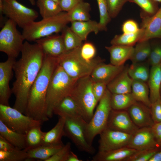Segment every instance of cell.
<instances>
[{"label":"cell","mask_w":161,"mask_h":161,"mask_svg":"<svg viewBox=\"0 0 161 161\" xmlns=\"http://www.w3.org/2000/svg\"><path fill=\"white\" fill-rule=\"evenodd\" d=\"M66 118L59 117L55 125L51 129L44 133L42 145H56L63 143L62 138L65 136Z\"/></svg>","instance_id":"4316f807"},{"label":"cell","mask_w":161,"mask_h":161,"mask_svg":"<svg viewBox=\"0 0 161 161\" xmlns=\"http://www.w3.org/2000/svg\"><path fill=\"white\" fill-rule=\"evenodd\" d=\"M147 84L151 103L161 98V64L151 66Z\"/></svg>","instance_id":"cb8c5ba5"},{"label":"cell","mask_w":161,"mask_h":161,"mask_svg":"<svg viewBox=\"0 0 161 161\" xmlns=\"http://www.w3.org/2000/svg\"><path fill=\"white\" fill-rule=\"evenodd\" d=\"M66 51L80 47L83 41L71 29L66 26L61 32Z\"/></svg>","instance_id":"8d00e7d4"},{"label":"cell","mask_w":161,"mask_h":161,"mask_svg":"<svg viewBox=\"0 0 161 161\" xmlns=\"http://www.w3.org/2000/svg\"><path fill=\"white\" fill-rule=\"evenodd\" d=\"M93 83L90 76L78 79L70 96L76 104L82 117L87 123L91 119L98 102L92 90Z\"/></svg>","instance_id":"8992f818"},{"label":"cell","mask_w":161,"mask_h":161,"mask_svg":"<svg viewBox=\"0 0 161 161\" xmlns=\"http://www.w3.org/2000/svg\"><path fill=\"white\" fill-rule=\"evenodd\" d=\"M53 113L54 114L66 118L84 120L75 102L70 96L65 97L59 103Z\"/></svg>","instance_id":"7402d4cb"},{"label":"cell","mask_w":161,"mask_h":161,"mask_svg":"<svg viewBox=\"0 0 161 161\" xmlns=\"http://www.w3.org/2000/svg\"><path fill=\"white\" fill-rule=\"evenodd\" d=\"M21 56L13 66L15 80L11 89L15 97L13 107L24 114L29 93L43 64L45 53L37 43L24 42Z\"/></svg>","instance_id":"6da1fadb"},{"label":"cell","mask_w":161,"mask_h":161,"mask_svg":"<svg viewBox=\"0 0 161 161\" xmlns=\"http://www.w3.org/2000/svg\"><path fill=\"white\" fill-rule=\"evenodd\" d=\"M0 135L15 147L21 149L26 147V134L14 131L7 126L0 120Z\"/></svg>","instance_id":"83f0119b"},{"label":"cell","mask_w":161,"mask_h":161,"mask_svg":"<svg viewBox=\"0 0 161 161\" xmlns=\"http://www.w3.org/2000/svg\"><path fill=\"white\" fill-rule=\"evenodd\" d=\"M161 148L137 151L125 161H149Z\"/></svg>","instance_id":"60d3db41"},{"label":"cell","mask_w":161,"mask_h":161,"mask_svg":"<svg viewBox=\"0 0 161 161\" xmlns=\"http://www.w3.org/2000/svg\"><path fill=\"white\" fill-rule=\"evenodd\" d=\"M36 4L42 18L55 16L63 11L59 4L52 0H37Z\"/></svg>","instance_id":"1f68e13d"},{"label":"cell","mask_w":161,"mask_h":161,"mask_svg":"<svg viewBox=\"0 0 161 161\" xmlns=\"http://www.w3.org/2000/svg\"><path fill=\"white\" fill-rule=\"evenodd\" d=\"M106 128L133 134L139 128L134 123L127 110L112 109Z\"/></svg>","instance_id":"4fadbf2b"},{"label":"cell","mask_w":161,"mask_h":161,"mask_svg":"<svg viewBox=\"0 0 161 161\" xmlns=\"http://www.w3.org/2000/svg\"><path fill=\"white\" fill-rule=\"evenodd\" d=\"M107 85L102 82H93L92 90L98 102L103 95L107 89Z\"/></svg>","instance_id":"c3c4849f"},{"label":"cell","mask_w":161,"mask_h":161,"mask_svg":"<svg viewBox=\"0 0 161 161\" xmlns=\"http://www.w3.org/2000/svg\"><path fill=\"white\" fill-rule=\"evenodd\" d=\"M58 64L57 57L45 54L42 67L29 93L24 114L42 123L49 120L47 92L50 79Z\"/></svg>","instance_id":"7a4b0ae2"},{"label":"cell","mask_w":161,"mask_h":161,"mask_svg":"<svg viewBox=\"0 0 161 161\" xmlns=\"http://www.w3.org/2000/svg\"><path fill=\"white\" fill-rule=\"evenodd\" d=\"M30 4L33 5H34L36 4V2L35 0H28Z\"/></svg>","instance_id":"11a10c76"},{"label":"cell","mask_w":161,"mask_h":161,"mask_svg":"<svg viewBox=\"0 0 161 161\" xmlns=\"http://www.w3.org/2000/svg\"><path fill=\"white\" fill-rule=\"evenodd\" d=\"M108 12L111 18L116 17L128 0H106Z\"/></svg>","instance_id":"7bdbcfd3"},{"label":"cell","mask_w":161,"mask_h":161,"mask_svg":"<svg viewBox=\"0 0 161 161\" xmlns=\"http://www.w3.org/2000/svg\"><path fill=\"white\" fill-rule=\"evenodd\" d=\"M129 66H125L123 70L107 85L112 94H125L131 92L133 80L128 72Z\"/></svg>","instance_id":"ffe728a7"},{"label":"cell","mask_w":161,"mask_h":161,"mask_svg":"<svg viewBox=\"0 0 161 161\" xmlns=\"http://www.w3.org/2000/svg\"><path fill=\"white\" fill-rule=\"evenodd\" d=\"M66 119L65 136L69 138L80 151L94 154L95 149L88 143L85 135L84 129L87 122L84 120Z\"/></svg>","instance_id":"8fae6325"},{"label":"cell","mask_w":161,"mask_h":161,"mask_svg":"<svg viewBox=\"0 0 161 161\" xmlns=\"http://www.w3.org/2000/svg\"><path fill=\"white\" fill-rule=\"evenodd\" d=\"M148 62L151 66L159 65L161 64V45L156 44L151 49Z\"/></svg>","instance_id":"f6af8a7d"},{"label":"cell","mask_w":161,"mask_h":161,"mask_svg":"<svg viewBox=\"0 0 161 161\" xmlns=\"http://www.w3.org/2000/svg\"><path fill=\"white\" fill-rule=\"evenodd\" d=\"M27 151L24 149L16 148L9 151L0 150V161H27Z\"/></svg>","instance_id":"74e56055"},{"label":"cell","mask_w":161,"mask_h":161,"mask_svg":"<svg viewBox=\"0 0 161 161\" xmlns=\"http://www.w3.org/2000/svg\"><path fill=\"white\" fill-rule=\"evenodd\" d=\"M149 161H161V149L151 158Z\"/></svg>","instance_id":"db71d44e"},{"label":"cell","mask_w":161,"mask_h":161,"mask_svg":"<svg viewBox=\"0 0 161 161\" xmlns=\"http://www.w3.org/2000/svg\"><path fill=\"white\" fill-rule=\"evenodd\" d=\"M71 151V143L69 142H67L46 161H67Z\"/></svg>","instance_id":"b9f144b4"},{"label":"cell","mask_w":161,"mask_h":161,"mask_svg":"<svg viewBox=\"0 0 161 161\" xmlns=\"http://www.w3.org/2000/svg\"><path fill=\"white\" fill-rule=\"evenodd\" d=\"M41 125L33 127L26 134V151L41 145L45 132L42 131Z\"/></svg>","instance_id":"836d02e7"},{"label":"cell","mask_w":161,"mask_h":161,"mask_svg":"<svg viewBox=\"0 0 161 161\" xmlns=\"http://www.w3.org/2000/svg\"><path fill=\"white\" fill-rule=\"evenodd\" d=\"M141 18L143 33L139 41L154 38L161 39V6L154 15Z\"/></svg>","instance_id":"2e32d148"},{"label":"cell","mask_w":161,"mask_h":161,"mask_svg":"<svg viewBox=\"0 0 161 161\" xmlns=\"http://www.w3.org/2000/svg\"><path fill=\"white\" fill-rule=\"evenodd\" d=\"M136 101L131 92L119 94L111 93V104L112 109L114 110H127Z\"/></svg>","instance_id":"d6a6232c"},{"label":"cell","mask_w":161,"mask_h":161,"mask_svg":"<svg viewBox=\"0 0 161 161\" xmlns=\"http://www.w3.org/2000/svg\"><path fill=\"white\" fill-rule=\"evenodd\" d=\"M151 128L156 141L161 147V122L154 123Z\"/></svg>","instance_id":"f907efd6"},{"label":"cell","mask_w":161,"mask_h":161,"mask_svg":"<svg viewBox=\"0 0 161 161\" xmlns=\"http://www.w3.org/2000/svg\"><path fill=\"white\" fill-rule=\"evenodd\" d=\"M64 145L63 143L56 145H42L27 151V161L38 159L46 160L54 155Z\"/></svg>","instance_id":"d4e9b609"},{"label":"cell","mask_w":161,"mask_h":161,"mask_svg":"<svg viewBox=\"0 0 161 161\" xmlns=\"http://www.w3.org/2000/svg\"><path fill=\"white\" fill-rule=\"evenodd\" d=\"M142 33V30L140 28V30L135 33L116 35L111 40L110 43L111 45L133 46L140 41Z\"/></svg>","instance_id":"d590c367"},{"label":"cell","mask_w":161,"mask_h":161,"mask_svg":"<svg viewBox=\"0 0 161 161\" xmlns=\"http://www.w3.org/2000/svg\"><path fill=\"white\" fill-rule=\"evenodd\" d=\"M150 108L154 123L161 122V98L151 103Z\"/></svg>","instance_id":"7dc6e473"},{"label":"cell","mask_w":161,"mask_h":161,"mask_svg":"<svg viewBox=\"0 0 161 161\" xmlns=\"http://www.w3.org/2000/svg\"><path fill=\"white\" fill-rule=\"evenodd\" d=\"M0 13L1 25L4 19L3 15H4L22 29L35 21L38 16L36 10L25 6L17 0H2Z\"/></svg>","instance_id":"9c48e42d"},{"label":"cell","mask_w":161,"mask_h":161,"mask_svg":"<svg viewBox=\"0 0 161 161\" xmlns=\"http://www.w3.org/2000/svg\"><path fill=\"white\" fill-rule=\"evenodd\" d=\"M35 42L41 46L44 53L54 57H58L66 51L61 35L53 34Z\"/></svg>","instance_id":"d6986e66"},{"label":"cell","mask_w":161,"mask_h":161,"mask_svg":"<svg viewBox=\"0 0 161 161\" xmlns=\"http://www.w3.org/2000/svg\"><path fill=\"white\" fill-rule=\"evenodd\" d=\"M17 24L8 19L4 22L0 31V51L8 57L16 58L22 48L25 39L17 29Z\"/></svg>","instance_id":"ba28073f"},{"label":"cell","mask_w":161,"mask_h":161,"mask_svg":"<svg viewBox=\"0 0 161 161\" xmlns=\"http://www.w3.org/2000/svg\"><path fill=\"white\" fill-rule=\"evenodd\" d=\"M132 135L106 128L100 134L98 151H107L127 147Z\"/></svg>","instance_id":"7c38bea8"},{"label":"cell","mask_w":161,"mask_h":161,"mask_svg":"<svg viewBox=\"0 0 161 161\" xmlns=\"http://www.w3.org/2000/svg\"><path fill=\"white\" fill-rule=\"evenodd\" d=\"M160 95H161V90H160Z\"/></svg>","instance_id":"680465c9"},{"label":"cell","mask_w":161,"mask_h":161,"mask_svg":"<svg viewBox=\"0 0 161 161\" xmlns=\"http://www.w3.org/2000/svg\"><path fill=\"white\" fill-rule=\"evenodd\" d=\"M67 161H82L72 151L71 152Z\"/></svg>","instance_id":"f5cc1de1"},{"label":"cell","mask_w":161,"mask_h":161,"mask_svg":"<svg viewBox=\"0 0 161 161\" xmlns=\"http://www.w3.org/2000/svg\"><path fill=\"white\" fill-rule=\"evenodd\" d=\"M80 47L66 51L57 57L58 64L69 75L76 80L90 76L94 68L103 62L100 58L90 61H86L81 55Z\"/></svg>","instance_id":"277c9868"},{"label":"cell","mask_w":161,"mask_h":161,"mask_svg":"<svg viewBox=\"0 0 161 161\" xmlns=\"http://www.w3.org/2000/svg\"><path fill=\"white\" fill-rule=\"evenodd\" d=\"M110 54V64L116 66L124 65L125 63L130 60L133 54V46L112 45L105 46Z\"/></svg>","instance_id":"603a6c76"},{"label":"cell","mask_w":161,"mask_h":161,"mask_svg":"<svg viewBox=\"0 0 161 161\" xmlns=\"http://www.w3.org/2000/svg\"><path fill=\"white\" fill-rule=\"evenodd\" d=\"M16 148V147L0 135V150L9 151L13 149Z\"/></svg>","instance_id":"816d5d0a"},{"label":"cell","mask_w":161,"mask_h":161,"mask_svg":"<svg viewBox=\"0 0 161 161\" xmlns=\"http://www.w3.org/2000/svg\"><path fill=\"white\" fill-rule=\"evenodd\" d=\"M140 29L137 22L132 19H128L125 21L121 27L123 33L126 34L136 33Z\"/></svg>","instance_id":"bcb514c9"},{"label":"cell","mask_w":161,"mask_h":161,"mask_svg":"<svg viewBox=\"0 0 161 161\" xmlns=\"http://www.w3.org/2000/svg\"><path fill=\"white\" fill-rule=\"evenodd\" d=\"M71 30L83 41L86 40L89 34L93 32L97 34L100 31L98 22L95 20L71 22Z\"/></svg>","instance_id":"484cf974"},{"label":"cell","mask_w":161,"mask_h":161,"mask_svg":"<svg viewBox=\"0 0 161 161\" xmlns=\"http://www.w3.org/2000/svg\"><path fill=\"white\" fill-rule=\"evenodd\" d=\"M77 80L71 77L58 64L50 79L47 92V114L49 118L53 115V111L59 103L70 95Z\"/></svg>","instance_id":"3957f363"},{"label":"cell","mask_w":161,"mask_h":161,"mask_svg":"<svg viewBox=\"0 0 161 161\" xmlns=\"http://www.w3.org/2000/svg\"><path fill=\"white\" fill-rule=\"evenodd\" d=\"M151 49L149 40L138 42L134 47L133 54L130 59L132 63L142 62L148 60Z\"/></svg>","instance_id":"e575fe53"},{"label":"cell","mask_w":161,"mask_h":161,"mask_svg":"<svg viewBox=\"0 0 161 161\" xmlns=\"http://www.w3.org/2000/svg\"><path fill=\"white\" fill-rule=\"evenodd\" d=\"M84 0H60L59 4L62 11L67 12Z\"/></svg>","instance_id":"681fc988"},{"label":"cell","mask_w":161,"mask_h":161,"mask_svg":"<svg viewBox=\"0 0 161 161\" xmlns=\"http://www.w3.org/2000/svg\"><path fill=\"white\" fill-rule=\"evenodd\" d=\"M127 147L137 151L161 148L151 127L140 128L132 135Z\"/></svg>","instance_id":"9a60e30c"},{"label":"cell","mask_w":161,"mask_h":161,"mask_svg":"<svg viewBox=\"0 0 161 161\" xmlns=\"http://www.w3.org/2000/svg\"><path fill=\"white\" fill-rule=\"evenodd\" d=\"M137 151L125 147L104 151H98L92 161H125Z\"/></svg>","instance_id":"44dd1931"},{"label":"cell","mask_w":161,"mask_h":161,"mask_svg":"<svg viewBox=\"0 0 161 161\" xmlns=\"http://www.w3.org/2000/svg\"><path fill=\"white\" fill-rule=\"evenodd\" d=\"M52 0L54 1H55L58 4L59 3L60 0Z\"/></svg>","instance_id":"6f0895ef"},{"label":"cell","mask_w":161,"mask_h":161,"mask_svg":"<svg viewBox=\"0 0 161 161\" xmlns=\"http://www.w3.org/2000/svg\"><path fill=\"white\" fill-rule=\"evenodd\" d=\"M99 13L98 22L100 31H106L107 25L111 20L106 0H96Z\"/></svg>","instance_id":"ab89813d"},{"label":"cell","mask_w":161,"mask_h":161,"mask_svg":"<svg viewBox=\"0 0 161 161\" xmlns=\"http://www.w3.org/2000/svg\"><path fill=\"white\" fill-rule=\"evenodd\" d=\"M16 58L8 57L0 63V104L9 106V100L12 94L9 86L13 75V66Z\"/></svg>","instance_id":"5bb4252c"},{"label":"cell","mask_w":161,"mask_h":161,"mask_svg":"<svg viewBox=\"0 0 161 161\" xmlns=\"http://www.w3.org/2000/svg\"><path fill=\"white\" fill-rule=\"evenodd\" d=\"M149 64L148 62H145L132 63L128 68L130 77L133 80L147 83L150 73Z\"/></svg>","instance_id":"4dcf8cb0"},{"label":"cell","mask_w":161,"mask_h":161,"mask_svg":"<svg viewBox=\"0 0 161 161\" xmlns=\"http://www.w3.org/2000/svg\"><path fill=\"white\" fill-rule=\"evenodd\" d=\"M0 120L10 129L24 134H26L33 127L41 125L42 123L26 115L13 107L1 104Z\"/></svg>","instance_id":"30bf717a"},{"label":"cell","mask_w":161,"mask_h":161,"mask_svg":"<svg viewBox=\"0 0 161 161\" xmlns=\"http://www.w3.org/2000/svg\"><path fill=\"white\" fill-rule=\"evenodd\" d=\"M155 1L157 2L161 3V0H154Z\"/></svg>","instance_id":"9f6ffc18"},{"label":"cell","mask_w":161,"mask_h":161,"mask_svg":"<svg viewBox=\"0 0 161 161\" xmlns=\"http://www.w3.org/2000/svg\"><path fill=\"white\" fill-rule=\"evenodd\" d=\"M80 53L81 56L84 60L90 61L95 58L96 50L92 43L86 42L82 44L81 47Z\"/></svg>","instance_id":"ee69618b"},{"label":"cell","mask_w":161,"mask_h":161,"mask_svg":"<svg viewBox=\"0 0 161 161\" xmlns=\"http://www.w3.org/2000/svg\"><path fill=\"white\" fill-rule=\"evenodd\" d=\"M131 93L137 101L150 108L151 103L147 83L133 80Z\"/></svg>","instance_id":"f1b7e54d"},{"label":"cell","mask_w":161,"mask_h":161,"mask_svg":"<svg viewBox=\"0 0 161 161\" xmlns=\"http://www.w3.org/2000/svg\"><path fill=\"white\" fill-rule=\"evenodd\" d=\"M125 66H116L103 62L98 65L90 76L93 82H102L107 85L124 69Z\"/></svg>","instance_id":"ac0fdd59"},{"label":"cell","mask_w":161,"mask_h":161,"mask_svg":"<svg viewBox=\"0 0 161 161\" xmlns=\"http://www.w3.org/2000/svg\"><path fill=\"white\" fill-rule=\"evenodd\" d=\"M89 3L82 1L66 12L69 22L74 21H86L90 20L91 10Z\"/></svg>","instance_id":"f546056e"},{"label":"cell","mask_w":161,"mask_h":161,"mask_svg":"<svg viewBox=\"0 0 161 161\" xmlns=\"http://www.w3.org/2000/svg\"><path fill=\"white\" fill-rule=\"evenodd\" d=\"M111 93L107 89L99 101L95 113L84 129L86 139L90 145H92L95 137L107 127L110 113L112 110L111 104Z\"/></svg>","instance_id":"52a82bcc"},{"label":"cell","mask_w":161,"mask_h":161,"mask_svg":"<svg viewBox=\"0 0 161 161\" xmlns=\"http://www.w3.org/2000/svg\"><path fill=\"white\" fill-rule=\"evenodd\" d=\"M69 21L66 12L62 11L52 17L34 21L23 29L22 34L28 41L39 39L62 32Z\"/></svg>","instance_id":"5b68a950"},{"label":"cell","mask_w":161,"mask_h":161,"mask_svg":"<svg viewBox=\"0 0 161 161\" xmlns=\"http://www.w3.org/2000/svg\"><path fill=\"white\" fill-rule=\"evenodd\" d=\"M128 1L137 4L141 8V17L152 16L159 9L157 2L154 0H128Z\"/></svg>","instance_id":"f35d334b"},{"label":"cell","mask_w":161,"mask_h":161,"mask_svg":"<svg viewBox=\"0 0 161 161\" xmlns=\"http://www.w3.org/2000/svg\"><path fill=\"white\" fill-rule=\"evenodd\" d=\"M127 110L134 123L139 128L151 127L154 125L150 108L142 103L136 101Z\"/></svg>","instance_id":"e0dca14e"}]
</instances>
